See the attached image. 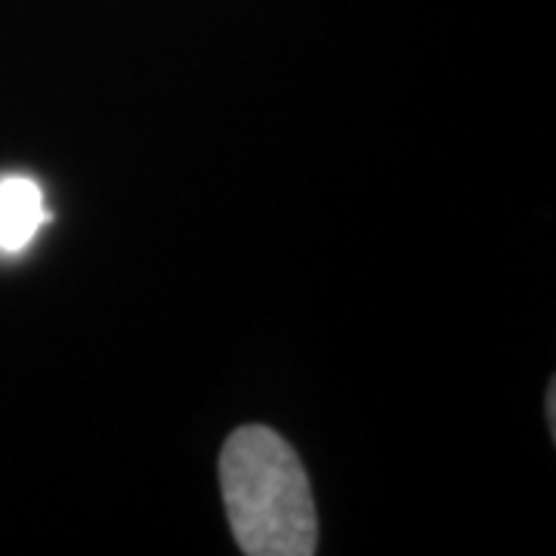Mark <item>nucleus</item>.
<instances>
[{
    "mask_svg": "<svg viewBox=\"0 0 556 556\" xmlns=\"http://www.w3.org/2000/svg\"><path fill=\"white\" fill-rule=\"evenodd\" d=\"M232 535L248 556H309L318 547L313 485L298 452L269 427H239L219 455Z\"/></svg>",
    "mask_w": 556,
    "mask_h": 556,
    "instance_id": "nucleus-1",
    "label": "nucleus"
},
{
    "mask_svg": "<svg viewBox=\"0 0 556 556\" xmlns=\"http://www.w3.org/2000/svg\"><path fill=\"white\" fill-rule=\"evenodd\" d=\"M43 219V195L35 179H0V251H22L35 239Z\"/></svg>",
    "mask_w": 556,
    "mask_h": 556,
    "instance_id": "nucleus-2",
    "label": "nucleus"
}]
</instances>
